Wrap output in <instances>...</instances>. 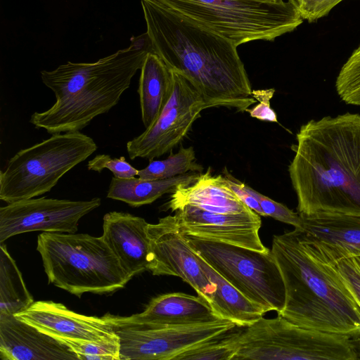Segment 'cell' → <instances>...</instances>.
I'll return each mask as SVG.
<instances>
[{
	"label": "cell",
	"mask_w": 360,
	"mask_h": 360,
	"mask_svg": "<svg viewBox=\"0 0 360 360\" xmlns=\"http://www.w3.org/2000/svg\"><path fill=\"white\" fill-rule=\"evenodd\" d=\"M296 140L288 172L300 215L360 217V114L310 120Z\"/></svg>",
	"instance_id": "6da1fadb"
},
{
	"label": "cell",
	"mask_w": 360,
	"mask_h": 360,
	"mask_svg": "<svg viewBox=\"0 0 360 360\" xmlns=\"http://www.w3.org/2000/svg\"><path fill=\"white\" fill-rule=\"evenodd\" d=\"M141 6L155 53L193 84L208 108L246 111L257 102L232 41L156 0H141Z\"/></svg>",
	"instance_id": "7a4b0ae2"
},
{
	"label": "cell",
	"mask_w": 360,
	"mask_h": 360,
	"mask_svg": "<svg viewBox=\"0 0 360 360\" xmlns=\"http://www.w3.org/2000/svg\"><path fill=\"white\" fill-rule=\"evenodd\" d=\"M271 252L285 290L277 314L304 328L360 337V308L333 264L301 230L274 236Z\"/></svg>",
	"instance_id": "3957f363"
},
{
	"label": "cell",
	"mask_w": 360,
	"mask_h": 360,
	"mask_svg": "<svg viewBox=\"0 0 360 360\" xmlns=\"http://www.w3.org/2000/svg\"><path fill=\"white\" fill-rule=\"evenodd\" d=\"M148 53L129 46L94 63L69 61L42 70V82L54 93L56 102L34 112L30 122L51 134L79 131L118 103Z\"/></svg>",
	"instance_id": "277c9868"
},
{
	"label": "cell",
	"mask_w": 360,
	"mask_h": 360,
	"mask_svg": "<svg viewBox=\"0 0 360 360\" xmlns=\"http://www.w3.org/2000/svg\"><path fill=\"white\" fill-rule=\"evenodd\" d=\"M37 250L49 283L79 297L113 292L131 280L102 236L43 232Z\"/></svg>",
	"instance_id": "5b68a950"
},
{
	"label": "cell",
	"mask_w": 360,
	"mask_h": 360,
	"mask_svg": "<svg viewBox=\"0 0 360 360\" xmlns=\"http://www.w3.org/2000/svg\"><path fill=\"white\" fill-rule=\"evenodd\" d=\"M181 15L232 41L237 46L274 41L303 22L288 1L156 0Z\"/></svg>",
	"instance_id": "8992f818"
},
{
	"label": "cell",
	"mask_w": 360,
	"mask_h": 360,
	"mask_svg": "<svg viewBox=\"0 0 360 360\" xmlns=\"http://www.w3.org/2000/svg\"><path fill=\"white\" fill-rule=\"evenodd\" d=\"M97 148L92 138L74 131L53 134L20 150L0 172V200L8 204L49 192Z\"/></svg>",
	"instance_id": "52a82bcc"
},
{
	"label": "cell",
	"mask_w": 360,
	"mask_h": 360,
	"mask_svg": "<svg viewBox=\"0 0 360 360\" xmlns=\"http://www.w3.org/2000/svg\"><path fill=\"white\" fill-rule=\"evenodd\" d=\"M354 338L302 328L280 314L244 326L233 360H356Z\"/></svg>",
	"instance_id": "ba28073f"
},
{
	"label": "cell",
	"mask_w": 360,
	"mask_h": 360,
	"mask_svg": "<svg viewBox=\"0 0 360 360\" xmlns=\"http://www.w3.org/2000/svg\"><path fill=\"white\" fill-rule=\"evenodd\" d=\"M193 248L218 274L266 312H280L285 290L271 250L260 252L186 236Z\"/></svg>",
	"instance_id": "9c48e42d"
},
{
	"label": "cell",
	"mask_w": 360,
	"mask_h": 360,
	"mask_svg": "<svg viewBox=\"0 0 360 360\" xmlns=\"http://www.w3.org/2000/svg\"><path fill=\"white\" fill-rule=\"evenodd\" d=\"M236 323L226 319L182 326L114 327L120 360H174L184 352L222 336Z\"/></svg>",
	"instance_id": "30bf717a"
},
{
	"label": "cell",
	"mask_w": 360,
	"mask_h": 360,
	"mask_svg": "<svg viewBox=\"0 0 360 360\" xmlns=\"http://www.w3.org/2000/svg\"><path fill=\"white\" fill-rule=\"evenodd\" d=\"M172 72V93L160 115L142 134L127 143L131 160H152L172 151L186 136L200 112L208 108L193 84Z\"/></svg>",
	"instance_id": "8fae6325"
},
{
	"label": "cell",
	"mask_w": 360,
	"mask_h": 360,
	"mask_svg": "<svg viewBox=\"0 0 360 360\" xmlns=\"http://www.w3.org/2000/svg\"><path fill=\"white\" fill-rule=\"evenodd\" d=\"M99 198L71 200L41 197L0 207V243L31 231L75 233L80 219L98 207Z\"/></svg>",
	"instance_id": "7c38bea8"
},
{
	"label": "cell",
	"mask_w": 360,
	"mask_h": 360,
	"mask_svg": "<svg viewBox=\"0 0 360 360\" xmlns=\"http://www.w3.org/2000/svg\"><path fill=\"white\" fill-rule=\"evenodd\" d=\"M150 240L148 271L155 276H174L189 284L210 305L215 285L206 276L198 252L179 229L174 215L147 227Z\"/></svg>",
	"instance_id": "4fadbf2b"
},
{
	"label": "cell",
	"mask_w": 360,
	"mask_h": 360,
	"mask_svg": "<svg viewBox=\"0 0 360 360\" xmlns=\"http://www.w3.org/2000/svg\"><path fill=\"white\" fill-rule=\"evenodd\" d=\"M180 231L185 236L266 252L259 236L262 221L253 210L239 214L208 212L186 205L175 211Z\"/></svg>",
	"instance_id": "5bb4252c"
},
{
	"label": "cell",
	"mask_w": 360,
	"mask_h": 360,
	"mask_svg": "<svg viewBox=\"0 0 360 360\" xmlns=\"http://www.w3.org/2000/svg\"><path fill=\"white\" fill-rule=\"evenodd\" d=\"M15 316L56 338L94 342L119 340L113 326L104 316L77 314L53 301L34 302Z\"/></svg>",
	"instance_id": "9a60e30c"
},
{
	"label": "cell",
	"mask_w": 360,
	"mask_h": 360,
	"mask_svg": "<svg viewBox=\"0 0 360 360\" xmlns=\"http://www.w3.org/2000/svg\"><path fill=\"white\" fill-rule=\"evenodd\" d=\"M103 316L114 327L193 325L222 319L216 315L205 300L183 292L159 295L139 314L129 316L107 314Z\"/></svg>",
	"instance_id": "2e32d148"
},
{
	"label": "cell",
	"mask_w": 360,
	"mask_h": 360,
	"mask_svg": "<svg viewBox=\"0 0 360 360\" xmlns=\"http://www.w3.org/2000/svg\"><path fill=\"white\" fill-rule=\"evenodd\" d=\"M0 356L4 360H79L66 345L15 315L0 314Z\"/></svg>",
	"instance_id": "e0dca14e"
},
{
	"label": "cell",
	"mask_w": 360,
	"mask_h": 360,
	"mask_svg": "<svg viewBox=\"0 0 360 360\" xmlns=\"http://www.w3.org/2000/svg\"><path fill=\"white\" fill-rule=\"evenodd\" d=\"M148 223L139 217L121 212H110L103 217L101 236L131 279L148 271L150 240Z\"/></svg>",
	"instance_id": "ac0fdd59"
},
{
	"label": "cell",
	"mask_w": 360,
	"mask_h": 360,
	"mask_svg": "<svg viewBox=\"0 0 360 360\" xmlns=\"http://www.w3.org/2000/svg\"><path fill=\"white\" fill-rule=\"evenodd\" d=\"M302 219L300 230L330 261L360 256L359 217L322 215Z\"/></svg>",
	"instance_id": "d6986e66"
},
{
	"label": "cell",
	"mask_w": 360,
	"mask_h": 360,
	"mask_svg": "<svg viewBox=\"0 0 360 360\" xmlns=\"http://www.w3.org/2000/svg\"><path fill=\"white\" fill-rule=\"evenodd\" d=\"M190 205L222 214H239L252 211L231 188L224 175L213 176L209 167L189 185L179 186L166 204L167 209L175 212Z\"/></svg>",
	"instance_id": "ffe728a7"
},
{
	"label": "cell",
	"mask_w": 360,
	"mask_h": 360,
	"mask_svg": "<svg viewBox=\"0 0 360 360\" xmlns=\"http://www.w3.org/2000/svg\"><path fill=\"white\" fill-rule=\"evenodd\" d=\"M173 84L172 70L157 53H148L141 68L137 90L146 129L160 115L172 95Z\"/></svg>",
	"instance_id": "44dd1931"
},
{
	"label": "cell",
	"mask_w": 360,
	"mask_h": 360,
	"mask_svg": "<svg viewBox=\"0 0 360 360\" xmlns=\"http://www.w3.org/2000/svg\"><path fill=\"white\" fill-rule=\"evenodd\" d=\"M198 255L206 276L216 287L210 306L219 318L247 326L264 316L266 311L262 307L247 298Z\"/></svg>",
	"instance_id": "7402d4cb"
},
{
	"label": "cell",
	"mask_w": 360,
	"mask_h": 360,
	"mask_svg": "<svg viewBox=\"0 0 360 360\" xmlns=\"http://www.w3.org/2000/svg\"><path fill=\"white\" fill-rule=\"evenodd\" d=\"M201 173L188 172L176 177L148 180L131 177L121 179L113 176L107 198L122 201L133 207L148 205L166 193H172L181 185L193 183Z\"/></svg>",
	"instance_id": "603a6c76"
},
{
	"label": "cell",
	"mask_w": 360,
	"mask_h": 360,
	"mask_svg": "<svg viewBox=\"0 0 360 360\" xmlns=\"http://www.w3.org/2000/svg\"><path fill=\"white\" fill-rule=\"evenodd\" d=\"M34 299L6 246L0 245V314L15 315L27 309Z\"/></svg>",
	"instance_id": "cb8c5ba5"
},
{
	"label": "cell",
	"mask_w": 360,
	"mask_h": 360,
	"mask_svg": "<svg viewBox=\"0 0 360 360\" xmlns=\"http://www.w3.org/2000/svg\"><path fill=\"white\" fill-rule=\"evenodd\" d=\"M203 167L196 162L192 146L181 147L178 152L166 159L150 160L145 168L139 170L137 176L143 179L155 180L176 177L188 172L202 173Z\"/></svg>",
	"instance_id": "d4e9b609"
},
{
	"label": "cell",
	"mask_w": 360,
	"mask_h": 360,
	"mask_svg": "<svg viewBox=\"0 0 360 360\" xmlns=\"http://www.w3.org/2000/svg\"><path fill=\"white\" fill-rule=\"evenodd\" d=\"M243 327L237 326L222 336L184 352L174 360H233L238 349V336Z\"/></svg>",
	"instance_id": "484cf974"
},
{
	"label": "cell",
	"mask_w": 360,
	"mask_h": 360,
	"mask_svg": "<svg viewBox=\"0 0 360 360\" xmlns=\"http://www.w3.org/2000/svg\"><path fill=\"white\" fill-rule=\"evenodd\" d=\"M56 339L66 345L79 360H120L119 340L94 342L65 338Z\"/></svg>",
	"instance_id": "4316f807"
},
{
	"label": "cell",
	"mask_w": 360,
	"mask_h": 360,
	"mask_svg": "<svg viewBox=\"0 0 360 360\" xmlns=\"http://www.w3.org/2000/svg\"><path fill=\"white\" fill-rule=\"evenodd\" d=\"M335 86L338 96L343 102L360 86V45L342 66Z\"/></svg>",
	"instance_id": "83f0119b"
},
{
	"label": "cell",
	"mask_w": 360,
	"mask_h": 360,
	"mask_svg": "<svg viewBox=\"0 0 360 360\" xmlns=\"http://www.w3.org/2000/svg\"><path fill=\"white\" fill-rule=\"evenodd\" d=\"M244 188L257 198L266 217H271L276 220L290 224L295 229H302L303 219L298 212H295L285 205L265 196L245 184Z\"/></svg>",
	"instance_id": "f1b7e54d"
},
{
	"label": "cell",
	"mask_w": 360,
	"mask_h": 360,
	"mask_svg": "<svg viewBox=\"0 0 360 360\" xmlns=\"http://www.w3.org/2000/svg\"><path fill=\"white\" fill-rule=\"evenodd\" d=\"M330 262L360 308V256Z\"/></svg>",
	"instance_id": "f546056e"
},
{
	"label": "cell",
	"mask_w": 360,
	"mask_h": 360,
	"mask_svg": "<svg viewBox=\"0 0 360 360\" xmlns=\"http://www.w3.org/2000/svg\"><path fill=\"white\" fill-rule=\"evenodd\" d=\"M89 170L98 173L104 169H109L115 177L128 179L137 176L139 170L131 166L124 156L112 158L109 155L99 154L87 163Z\"/></svg>",
	"instance_id": "4dcf8cb0"
},
{
	"label": "cell",
	"mask_w": 360,
	"mask_h": 360,
	"mask_svg": "<svg viewBox=\"0 0 360 360\" xmlns=\"http://www.w3.org/2000/svg\"><path fill=\"white\" fill-rule=\"evenodd\" d=\"M298 11L303 20L309 22L327 15L329 12L343 0H288Z\"/></svg>",
	"instance_id": "1f68e13d"
},
{
	"label": "cell",
	"mask_w": 360,
	"mask_h": 360,
	"mask_svg": "<svg viewBox=\"0 0 360 360\" xmlns=\"http://www.w3.org/2000/svg\"><path fill=\"white\" fill-rule=\"evenodd\" d=\"M275 93L274 89L252 90V94L259 103L246 111L252 117L261 121L278 122L277 115L270 106V100Z\"/></svg>",
	"instance_id": "d6a6232c"
},
{
	"label": "cell",
	"mask_w": 360,
	"mask_h": 360,
	"mask_svg": "<svg viewBox=\"0 0 360 360\" xmlns=\"http://www.w3.org/2000/svg\"><path fill=\"white\" fill-rule=\"evenodd\" d=\"M223 175L227 179L231 188L237 197L250 209L259 216L266 217L259 201L255 197L247 191L244 188V184L236 179L227 170H224Z\"/></svg>",
	"instance_id": "836d02e7"
},
{
	"label": "cell",
	"mask_w": 360,
	"mask_h": 360,
	"mask_svg": "<svg viewBox=\"0 0 360 360\" xmlns=\"http://www.w3.org/2000/svg\"><path fill=\"white\" fill-rule=\"evenodd\" d=\"M129 46L135 49L146 51L148 53H155L153 40L147 32L139 36L132 37Z\"/></svg>",
	"instance_id": "e575fe53"
},
{
	"label": "cell",
	"mask_w": 360,
	"mask_h": 360,
	"mask_svg": "<svg viewBox=\"0 0 360 360\" xmlns=\"http://www.w3.org/2000/svg\"><path fill=\"white\" fill-rule=\"evenodd\" d=\"M260 1H274V2H276V1H281V0H260Z\"/></svg>",
	"instance_id": "d590c367"
}]
</instances>
